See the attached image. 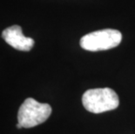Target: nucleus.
Masks as SVG:
<instances>
[{"instance_id":"f257e3e1","label":"nucleus","mask_w":135,"mask_h":134,"mask_svg":"<svg viewBox=\"0 0 135 134\" xmlns=\"http://www.w3.org/2000/svg\"><path fill=\"white\" fill-rule=\"evenodd\" d=\"M82 103L88 112L102 113L119 106L118 94L111 88H96L87 90L82 97Z\"/></svg>"},{"instance_id":"f03ea898","label":"nucleus","mask_w":135,"mask_h":134,"mask_svg":"<svg viewBox=\"0 0 135 134\" xmlns=\"http://www.w3.org/2000/svg\"><path fill=\"white\" fill-rule=\"evenodd\" d=\"M122 41V34L114 29H104L85 34L80 39V46L89 52H99L115 48Z\"/></svg>"},{"instance_id":"7ed1b4c3","label":"nucleus","mask_w":135,"mask_h":134,"mask_svg":"<svg viewBox=\"0 0 135 134\" xmlns=\"http://www.w3.org/2000/svg\"><path fill=\"white\" fill-rule=\"evenodd\" d=\"M51 114V107L32 98H28L21 105L18 113V123L23 128H31L44 123Z\"/></svg>"},{"instance_id":"20e7f679","label":"nucleus","mask_w":135,"mask_h":134,"mask_svg":"<svg viewBox=\"0 0 135 134\" xmlns=\"http://www.w3.org/2000/svg\"><path fill=\"white\" fill-rule=\"evenodd\" d=\"M2 38L14 49L23 52H29L34 45V40L23 34L22 28L19 25H12L6 28L2 32Z\"/></svg>"},{"instance_id":"39448f33","label":"nucleus","mask_w":135,"mask_h":134,"mask_svg":"<svg viewBox=\"0 0 135 134\" xmlns=\"http://www.w3.org/2000/svg\"><path fill=\"white\" fill-rule=\"evenodd\" d=\"M17 128H18V129H20V128H23V127H22L21 125L18 123V124H17Z\"/></svg>"}]
</instances>
